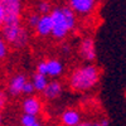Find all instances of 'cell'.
Segmentation results:
<instances>
[{"mask_svg": "<svg viewBox=\"0 0 126 126\" xmlns=\"http://www.w3.org/2000/svg\"><path fill=\"white\" fill-rule=\"evenodd\" d=\"M101 78L100 68L93 63H83L75 67L67 78V85L71 91L83 93L93 90Z\"/></svg>", "mask_w": 126, "mask_h": 126, "instance_id": "cell-1", "label": "cell"}, {"mask_svg": "<svg viewBox=\"0 0 126 126\" xmlns=\"http://www.w3.org/2000/svg\"><path fill=\"white\" fill-rule=\"evenodd\" d=\"M50 18L53 22L52 37L57 40H64L77 28V14L68 6H56L52 9Z\"/></svg>", "mask_w": 126, "mask_h": 126, "instance_id": "cell-2", "label": "cell"}, {"mask_svg": "<svg viewBox=\"0 0 126 126\" xmlns=\"http://www.w3.org/2000/svg\"><path fill=\"white\" fill-rule=\"evenodd\" d=\"M22 111L23 113L39 116L43 111V102L38 96H34V94L25 96L22 101Z\"/></svg>", "mask_w": 126, "mask_h": 126, "instance_id": "cell-9", "label": "cell"}, {"mask_svg": "<svg viewBox=\"0 0 126 126\" xmlns=\"http://www.w3.org/2000/svg\"><path fill=\"white\" fill-rule=\"evenodd\" d=\"M27 82H28V78L23 73H16V75L12 76L8 82V88H6L9 96H12V97L22 96Z\"/></svg>", "mask_w": 126, "mask_h": 126, "instance_id": "cell-8", "label": "cell"}, {"mask_svg": "<svg viewBox=\"0 0 126 126\" xmlns=\"http://www.w3.org/2000/svg\"><path fill=\"white\" fill-rule=\"evenodd\" d=\"M39 18H40V14L37 13V12L29 13V14L27 15V18H25V24H27V27L34 29V28L37 27L38 22H39Z\"/></svg>", "mask_w": 126, "mask_h": 126, "instance_id": "cell-16", "label": "cell"}, {"mask_svg": "<svg viewBox=\"0 0 126 126\" xmlns=\"http://www.w3.org/2000/svg\"><path fill=\"white\" fill-rule=\"evenodd\" d=\"M0 33L6 40L9 47L14 49H23L29 44L30 40L29 30L22 22L4 23V25L0 29Z\"/></svg>", "mask_w": 126, "mask_h": 126, "instance_id": "cell-3", "label": "cell"}, {"mask_svg": "<svg viewBox=\"0 0 126 126\" xmlns=\"http://www.w3.org/2000/svg\"><path fill=\"white\" fill-rule=\"evenodd\" d=\"M8 54H9V44L6 43V40L0 33V61L5 59Z\"/></svg>", "mask_w": 126, "mask_h": 126, "instance_id": "cell-17", "label": "cell"}, {"mask_svg": "<svg viewBox=\"0 0 126 126\" xmlns=\"http://www.w3.org/2000/svg\"><path fill=\"white\" fill-rule=\"evenodd\" d=\"M77 53L78 57L85 61L86 63H93V61L97 57V49L96 43L92 37H83L77 47Z\"/></svg>", "mask_w": 126, "mask_h": 126, "instance_id": "cell-6", "label": "cell"}, {"mask_svg": "<svg viewBox=\"0 0 126 126\" xmlns=\"http://www.w3.org/2000/svg\"><path fill=\"white\" fill-rule=\"evenodd\" d=\"M9 103V93L8 91H4L0 88V112L4 111Z\"/></svg>", "mask_w": 126, "mask_h": 126, "instance_id": "cell-18", "label": "cell"}, {"mask_svg": "<svg viewBox=\"0 0 126 126\" xmlns=\"http://www.w3.org/2000/svg\"><path fill=\"white\" fill-rule=\"evenodd\" d=\"M93 126H109V120H106V119H101L98 122L93 124Z\"/></svg>", "mask_w": 126, "mask_h": 126, "instance_id": "cell-21", "label": "cell"}, {"mask_svg": "<svg viewBox=\"0 0 126 126\" xmlns=\"http://www.w3.org/2000/svg\"><path fill=\"white\" fill-rule=\"evenodd\" d=\"M97 1L98 0H68V6L77 15L88 16L94 12Z\"/></svg>", "mask_w": 126, "mask_h": 126, "instance_id": "cell-7", "label": "cell"}, {"mask_svg": "<svg viewBox=\"0 0 126 126\" xmlns=\"http://www.w3.org/2000/svg\"><path fill=\"white\" fill-rule=\"evenodd\" d=\"M62 50H63V53L64 54H69L71 53V46L64 43V44H62Z\"/></svg>", "mask_w": 126, "mask_h": 126, "instance_id": "cell-20", "label": "cell"}, {"mask_svg": "<svg viewBox=\"0 0 126 126\" xmlns=\"http://www.w3.org/2000/svg\"><path fill=\"white\" fill-rule=\"evenodd\" d=\"M22 1H23V0H22Z\"/></svg>", "mask_w": 126, "mask_h": 126, "instance_id": "cell-26", "label": "cell"}, {"mask_svg": "<svg viewBox=\"0 0 126 126\" xmlns=\"http://www.w3.org/2000/svg\"><path fill=\"white\" fill-rule=\"evenodd\" d=\"M52 9V3L49 0H38V3L35 5V12L39 13L40 15H47V14H50Z\"/></svg>", "mask_w": 126, "mask_h": 126, "instance_id": "cell-14", "label": "cell"}, {"mask_svg": "<svg viewBox=\"0 0 126 126\" xmlns=\"http://www.w3.org/2000/svg\"><path fill=\"white\" fill-rule=\"evenodd\" d=\"M3 25H4V12H3L1 5H0V29H1Z\"/></svg>", "mask_w": 126, "mask_h": 126, "instance_id": "cell-22", "label": "cell"}, {"mask_svg": "<svg viewBox=\"0 0 126 126\" xmlns=\"http://www.w3.org/2000/svg\"><path fill=\"white\" fill-rule=\"evenodd\" d=\"M63 92H64V87H63L62 82H59L58 79H52L47 85L46 90L42 92V94H43V97L46 100L54 101V100H57L62 96Z\"/></svg>", "mask_w": 126, "mask_h": 126, "instance_id": "cell-12", "label": "cell"}, {"mask_svg": "<svg viewBox=\"0 0 126 126\" xmlns=\"http://www.w3.org/2000/svg\"><path fill=\"white\" fill-rule=\"evenodd\" d=\"M82 121V113L75 107L64 109L59 115L61 126H76Z\"/></svg>", "mask_w": 126, "mask_h": 126, "instance_id": "cell-10", "label": "cell"}, {"mask_svg": "<svg viewBox=\"0 0 126 126\" xmlns=\"http://www.w3.org/2000/svg\"><path fill=\"white\" fill-rule=\"evenodd\" d=\"M34 92H35V90H34L33 83L28 79V82L25 83V86H24V90H23V94H25V96H30V94H34Z\"/></svg>", "mask_w": 126, "mask_h": 126, "instance_id": "cell-19", "label": "cell"}, {"mask_svg": "<svg viewBox=\"0 0 126 126\" xmlns=\"http://www.w3.org/2000/svg\"><path fill=\"white\" fill-rule=\"evenodd\" d=\"M32 126H43V125H42V124H40V122L38 121V122H35L34 125H32Z\"/></svg>", "mask_w": 126, "mask_h": 126, "instance_id": "cell-25", "label": "cell"}, {"mask_svg": "<svg viewBox=\"0 0 126 126\" xmlns=\"http://www.w3.org/2000/svg\"><path fill=\"white\" fill-rule=\"evenodd\" d=\"M76 126H93V124L92 122H90V121H81L78 125H76Z\"/></svg>", "mask_w": 126, "mask_h": 126, "instance_id": "cell-23", "label": "cell"}, {"mask_svg": "<svg viewBox=\"0 0 126 126\" xmlns=\"http://www.w3.org/2000/svg\"><path fill=\"white\" fill-rule=\"evenodd\" d=\"M37 72L46 75L48 78L57 79L64 72V64L58 58H48L40 61L37 64Z\"/></svg>", "mask_w": 126, "mask_h": 126, "instance_id": "cell-5", "label": "cell"}, {"mask_svg": "<svg viewBox=\"0 0 126 126\" xmlns=\"http://www.w3.org/2000/svg\"><path fill=\"white\" fill-rule=\"evenodd\" d=\"M0 126H3V115L0 112Z\"/></svg>", "mask_w": 126, "mask_h": 126, "instance_id": "cell-24", "label": "cell"}, {"mask_svg": "<svg viewBox=\"0 0 126 126\" xmlns=\"http://www.w3.org/2000/svg\"><path fill=\"white\" fill-rule=\"evenodd\" d=\"M0 5L4 12V23L22 22L23 3L22 0H0Z\"/></svg>", "mask_w": 126, "mask_h": 126, "instance_id": "cell-4", "label": "cell"}, {"mask_svg": "<svg viewBox=\"0 0 126 126\" xmlns=\"http://www.w3.org/2000/svg\"><path fill=\"white\" fill-rule=\"evenodd\" d=\"M20 125L22 126H32L35 122H38V116H34V115H29V113H23L19 119Z\"/></svg>", "mask_w": 126, "mask_h": 126, "instance_id": "cell-15", "label": "cell"}, {"mask_svg": "<svg viewBox=\"0 0 126 126\" xmlns=\"http://www.w3.org/2000/svg\"><path fill=\"white\" fill-rule=\"evenodd\" d=\"M30 82L33 83L35 92H40V93H42V92L46 90L47 85L49 83V78H48L46 75H42V73H39V72L35 71V73L32 76Z\"/></svg>", "mask_w": 126, "mask_h": 126, "instance_id": "cell-13", "label": "cell"}, {"mask_svg": "<svg viewBox=\"0 0 126 126\" xmlns=\"http://www.w3.org/2000/svg\"><path fill=\"white\" fill-rule=\"evenodd\" d=\"M35 34L39 38H47V37H52V32H53V22L49 14L47 15H40L39 22L37 24V27L34 28Z\"/></svg>", "mask_w": 126, "mask_h": 126, "instance_id": "cell-11", "label": "cell"}]
</instances>
